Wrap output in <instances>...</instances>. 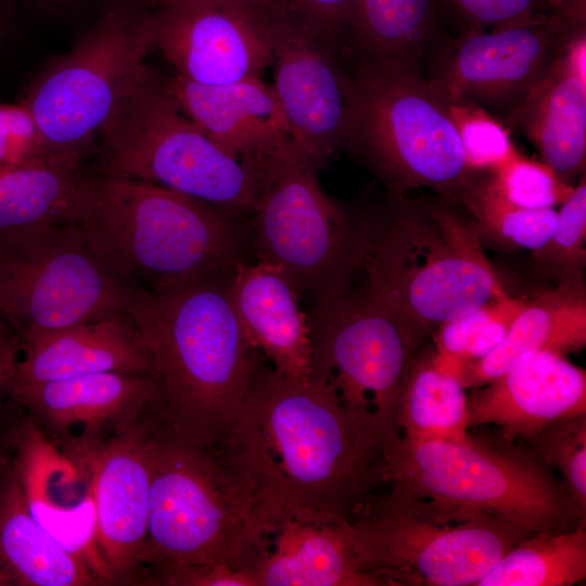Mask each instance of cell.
<instances>
[{
  "instance_id": "6da1fadb",
  "label": "cell",
  "mask_w": 586,
  "mask_h": 586,
  "mask_svg": "<svg viewBox=\"0 0 586 586\" xmlns=\"http://www.w3.org/2000/svg\"><path fill=\"white\" fill-rule=\"evenodd\" d=\"M220 450L258 491L351 520L384 483L381 442L322 380L284 377L264 362Z\"/></svg>"
},
{
  "instance_id": "7a4b0ae2",
  "label": "cell",
  "mask_w": 586,
  "mask_h": 586,
  "mask_svg": "<svg viewBox=\"0 0 586 586\" xmlns=\"http://www.w3.org/2000/svg\"><path fill=\"white\" fill-rule=\"evenodd\" d=\"M230 277L162 291L136 288L128 306L151 361L150 415L181 438L216 449L265 361L235 313Z\"/></svg>"
},
{
  "instance_id": "3957f363",
  "label": "cell",
  "mask_w": 586,
  "mask_h": 586,
  "mask_svg": "<svg viewBox=\"0 0 586 586\" xmlns=\"http://www.w3.org/2000/svg\"><path fill=\"white\" fill-rule=\"evenodd\" d=\"M233 213L153 183L81 171L68 221L118 278L162 291L232 273L244 241Z\"/></svg>"
},
{
  "instance_id": "277c9868",
  "label": "cell",
  "mask_w": 586,
  "mask_h": 586,
  "mask_svg": "<svg viewBox=\"0 0 586 586\" xmlns=\"http://www.w3.org/2000/svg\"><path fill=\"white\" fill-rule=\"evenodd\" d=\"M391 194L370 211L361 268L366 290L413 354L445 322L510 295L473 220L450 206Z\"/></svg>"
},
{
  "instance_id": "5b68a950",
  "label": "cell",
  "mask_w": 586,
  "mask_h": 586,
  "mask_svg": "<svg viewBox=\"0 0 586 586\" xmlns=\"http://www.w3.org/2000/svg\"><path fill=\"white\" fill-rule=\"evenodd\" d=\"M346 149L395 195L426 189L444 202L463 204L479 180L467 163L450 104L425 78L354 53Z\"/></svg>"
},
{
  "instance_id": "8992f818",
  "label": "cell",
  "mask_w": 586,
  "mask_h": 586,
  "mask_svg": "<svg viewBox=\"0 0 586 586\" xmlns=\"http://www.w3.org/2000/svg\"><path fill=\"white\" fill-rule=\"evenodd\" d=\"M351 518L361 569L381 586H475L535 534L499 515L390 484Z\"/></svg>"
},
{
  "instance_id": "52a82bcc",
  "label": "cell",
  "mask_w": 586,
  "mask_h": 586,
  "mask_svg": "<svg viewBox=\"0 0 586 586\" xmlns=\"http://www.w3.org/2000/svg\"><path fill=\"white\" fill-rule=\"evenodd\" d=\"M149 422V527L137 585L189 565L234 569L258 494L255 480L220 449L181 438L150 413Z\"/></svg>"
},
{
  "instance_id": "ba28073f",
  "label": "cell",
  "mask_w": 586,
  "mask_h": 586,
  "mask_svg": "<svg viewBox=\"0 0 586 586\" xmlns=\"http://www.w3.org/2000/svg\"><path fill=\"white\" fill-rule=\"evenodd\" d=\"M105 174L153 183L207 204L252 214L259 182L253 162L211 140L179 107L167 78L145 64L98 135Z\"/></svg>"
},
{
  "instance_id": "9c48e42d",
  "label": "cell",
  "mask_w": 586,
  "mask_h": 586,
  "mask_svg": "<svg viewBox=\"0 0 586 586\" xmlns=\"http://www.w3.org/2000/svg\"><path fill=\"white\" fill-rule=\"evenodd\" d=\"M251 161L259 182L251 228L258 260L280 267L300 296L351 284L366 251L368 214L354 216L326 193L319 167L291 136Z\"/></svg>"
},
{
  "instance_id": "30bf717a",
  "label": "cell",
  "mask_w": 586,
  "mask_h": 586,
  "mask_svg": "<svg viewBox=\"0 0 586 586\" xmlns=\"http://www.w3.org/2000/svg\"><path fill=\"white\" fill-rule=\"evenodd\" d=\"M383 477L417 494L505 518L531 532L585 526L561 484L530 449L463 440L396 436L385 448Z\"/></svg>"
},
{
  "instance_id": "8fae6325",
  "label": "cell",
  "mask_w": 586,
  "mask_h": 586,
  "mask_svg": "<svg viewBox=\"0 0 586 586\" xmlns=\"http://www.w3.org/2000/svg\"><path fill=\"white\" fill-rule=\"evenodd\" d=\"M144 12L136 0L118 1L25 89L20 103L53 153L81 161L125 88L146 64L152 48Z\"/></svg>"
},
{
  "instance_id": "7c38bea8",
  "label": "cell",
  "mask_w": 586,
  "mask_h": 586,
  "mask_svg": "<svg viewBox=\"0 0 586 586\" xmlns=\"http://www.w3.org/2000/svg\"><path fill=\"white\" fill-rule=\"evenodd\" d=\"M306 317L311 377L324 381L385 450L399 435L397 408L416 354L366 288L357 293L349 284L317 296Z\"/></svg>"
},
{
  "instance_id": "4fadbf2b",
  "label": "cell",
  "mask_w": 586,
  "mask_h": 586,
  "mask_svg": "<svg viewBox=\"0 0 586 586\" xmlns=\"http://www.w3.org/2000/svg\"><path fill=\"white\" fill-rule=\"evenodd\" d=\"M135 289L105 265L67 220L43 231L0 268V310L23 342L127 315Z\"/></svg>"
},
{
  "instance_id": "5bb4252c",
  "label": "cell",
  "mask_w": 586,
  "mask_h": 586,
  "mask_svg": "<svg viewBox=\"0 0 586 586\" xmlns=\"http://www.w3.org/2000/svg\"><path fill=\"white\" fill-rule=\"evenodd\" d=\"M586 29L556 15L489 30L447 36L422 76L453 105L504 116L546 75L566 44Z\"/></svg>"
},
{
  "instance_id": "9a60e30c",
  "label": "cell",
  "mask_w": 586,
  "mask_h": 586,
  "mask_svg": "<svg viewBox=\"0 0 586 586\" xmlns=\"http://www.w3.org/2000/svg\"><path fill=\"white\" fill-rule=\"evenodd\" d=\"M152 50L176 75L203 85H227L271 66L277 29L290 14L247 1L187 0L144 10Z\"/></svg>"
},
{
  "instance_id": "2e32d148",
  "label": "cell",
  "mask_w": 586,
  "mask_h": 586,
  "mask_svg": "<svg viewBox=\"0 0 586 586\" xmlns=\"http://www.w3.org/2000/svg\"><path fill=\"white\" fill-rule=\"evenodd\" d=\"M234 569L256 586H381L359 564L351 520L259 491Z\"/></svg>"
},
{
  "instance_id": "e0dca14e",
  "label": "cell",
  "mask_w": 586,
  "mask_h": 586,
  "mask_svg": "<svg viewBox=\"0 0 586 586\" xmlns=\"http://www.w3.org/2000/svg\"><path fill=\"white\" fill-rule=\"evenodd\" d=\"M271 85L295 143L320 167L346 149L353 101V53L291 14L278 26Z\"/></svg>"
},
{
  "instance_id": "ac0fdd59",
  "label": "cell",
  "mask_w": 586,
  "mask_h": 586,
  "mask_svg": "<svg viewBox=\"0 0 586 586\" xmlns=\"http://www.w3.org/2000/svg\"><path fill=\"white\" fill-rule=\"evenodd\" d=\"M154 394L150 374L123 372L18 384L9 391L42 436L75 464L141 421Z\"/></svg>"
},
{
  "instance_id": "d6986e66",
  "label": "cell",
  "mask_w": 586,
  "mask_h": 586,
  "mask_svg": "<svg viewBox=\"0 0 586 586\" xmlns=\"http://www.w3.org/2000/svg\"><path fill=\"white\" fill-rule=\"evenodd\" d=\"M89 477L97 546L111 584L137 585L148 538L151 458L148 415L79 464Z\"/></svg>"
},
{
  "instance_id": "ffe728a7",
  "label": "cell",
  "mask_w": 586,
  "mask_h": 586,
  "mask_svg": "<svg viewBox=\"0 0 586 586\" xmlns=\"http://www.w3.org/2000/svg\"><path fill=\"white\" fill-rule=\"evenodd\" d=\"M468 428L494 424L505 444L530 442L548 425L586 415V371L564 356L526 357L467 395Z\"/></svg>"
},
{
  "instance_id": "44dd1931",
  "label": "cell",
  "mask_w": 586,
  "mask_h": 586,
  "mask_svg": "<svg viewBox=\"0 0 586 586\" xmlns=\"http://www.w3.org/2000/svg\"><path fill=\"white\" fill-rule=\"evenodd\" d=\"M586 34L572 39L546 75L505 115L564 183L585 173ZM573 186V184H572Z\"/></svg>"
},
{
  "instance_id": "7402d4cb",
  "label": "cell",
  "mask_w": 586,
  "mask_h": 586,
  "mask_svg": "<svg viewBox=\"0 0 586 586\" xmlns=\"http://www.w3.org/2000/svg\"><path fill=\"white\" fill-rule=\"evenodd\" d=\"M28 509L39 525L64 549L82 559L101 584H111L97 546L91 489L80 495L82 470L54 448L26 420L16 455Z\"/></svg>"
},
{
  "instance_id": "603a6c76",
  "label": "cell",
  "mask_w": 586,
  "mask_h": 586,
  "mask_svg": "<svg viewBox=\"0 0 586 586\" xmlns=\"http://www.w3.org/2000/svg\"><path fill=\"white\" fill-rule=\"evenodd\" d=\"M229 290L240 321L265 359L284 377L307 382L313 372L307 317L284 271L264 260H240Z\"/></svg>"
},
{
  "instance_id": "cb8c5ba5",
  "label": "cell",
  "mask_w": 586,
  "mask_h": 586,
  "mask_svg": "<svg viewBox=\"0 0 586 586\" xmlns=\"http://www.w3.org/2000/svg\"><path fill=\"white\" fill-rule=\"evenodd\" d=\"M167 82L181 111L237 157H259L291 136L271 85L262 77L203 85L175 75Z\"/></svg>"
},
{
  "instance_id": "d4e9b609",
  "label": "cell",
  "mask_w": 586,
  "mask_h": 586,
  "mask_svg": "<svg viewBox=\"0 0 586 586\" xmlns=\"http://www.w3.org/2000/svg\"><path fill=\"white\" fill-rule=\"evenodd\" d=\"M101 372L151 375L148 352L128 314L23 341L12 386Z\"/></svg>"
},
{
  "instance_id": "484cf974",
  "label": "cell",
  "mask_w": 586,
  "mask_h": 586,
  "mask_svg": "<svg viewBox=\"0 0 586 586\" xmlns=\"http://www.w3.org/2000/svg\"><path fill=\"white\" fill-rule=\"evenodd\" d=\"M586 346V288L583 273L523 302L504 340L459 374L463 388L483 386L522 359L539 353L564 356Z\"/></svg>"
},
{
  "instance_id": "4316f807",
  "label": "cell",
  "mask_w": 586,
  "mask_h": 586,
  "mask_svg": "<svg viewBox=\"0 0 586 586\" xmlns=\"http://www.w3.org/2000/svg\"><path fill=\"white\" fill-rule=\"evenodd\" d=\"M98 584L91 568L64 549L31 515L15 458L0 483V586Z\"/></svg>"
},
{
  "instance_id": "83f0119b",
  "label": "cell",
  "mask_w": 586,
  "mask_h": 586,
  "mask_svg": "<svg viewBox=\"0 0 586 586\" xmlns=\"http://www.w3.org/2000/svg\"><path fill=\"white\" fill-rule=\"evenodd\" d=\"M81 171L80 161L65 157L0 166V268L68 220Z\"/></svg>"
},
{
  "instance_id": "f1b7e54d",
  "label": "cell",
  "mask_w": 586,
  "mask_h": 586,
  "mask_svg": "<svg viewBox=\"0 0 586 586\" xmlns=\"http://www.w3.org/2000/svg\"><path fill=\"white\" fill-rule=\"evenodd\" d=\"M440 0H355L347 42L360 58L409 67L422 75L448 36Z\"/></svg>"
},
{
  "instance_id": "f546056e",
  "label": "cell",
  "mask_w": 586,
  "mask_h": 586,
  "mask_svg": "<svg viewBox=\"0 0 586 586\" xmlns=\"http://www.w3.org/2000/svg\"><path fill=\"white\" fill-rule=\"evenodd\" d=\"M467 395L460 381L438 369L432 353L413 356L398 403L396 426L413 441L468 437Z\"/></svg>"
},
{
  "instance_id": "4dcf8cb0",
  "label": "cell",
  "mask_w": 586,
  "mask_h": 586,
  "mask_svg": "<svg viewBox=\"0 0 586 586\" xmlns=\"http://www.w3.org/2000/svg\"><path fill=\"white\" fill-rule=\"evenodd\" d=\"M586 579V528L535 533L515 545L475 586H572Z\"/></svg>"
},
{
  "instance_id": "1f68e13d",
  "label": "cell",
  "mask_w": 586,
  "mask_h": 586,
  "mask_svg": "<svg viewBox=\"0 0 586 586\" xmlns=\"http://www.w3.org/2000/svg\"><path fill=\"white\" fill-rule=\"evenodd\" d=\"M522 305L523 301L509 296L443 323L433 334L434 365L459 380L467 365L485 357L504 340Z\"/></svg>"
},
{
  "instance_id": "d6a6232c",
  "label": "cell",
  "mask_w": 586,
  "mask_h": 586,
  "mask_svg": "<svg viewBox=\"0 0 586 586\" xmlns=\"http://www.w3.org/2000/svg\"><path fill=\"white\" fill-rule=\"evenodd\" d=\"M463 205L472 214L482 238L513 249L539 251L550 239L558 220L555 208L525 209L508 202L493 177L476 181Z\"/></svg>"
},
{
  "instance_id": "836d02e7",
  "label": "cell",
  "mask_w": 586,
  "mask_h": 586,
  "mask_svg": "<svg viewBox=\"0 0 586 586\" xmlns=\"http://www.w3.org/2000/svg\"><path fill=\"white\" fill-rule=\"evenodd\" d=\"M528 443L545 466L561 473L572 502L586 518V415L557 421Z\"/></svg>"
},
{
  "instance_id": "e575fe53",
  "label": "cell",
  "mask_w": 586,
  "mask_h": 586,
  "mask_svg": "<svg viewBox=\"0 0 586 586\" xmlns=\"http://www.w3.org/2000/svg\"><path fill=\"white\" fill-rule=\"evenodd\" d=\"M586 179L585 173L561 203L549 241L533 256L556 275L559 282L583 273L586 264Z\"/></svg>"
},
{
  "instance_id": "d590c367",
  "label": "cell",
  "mask_w": 586,
  "mask_h": 586,
  "mask_svg": "<svg viewBox=\"0 0 586 586\" xmlns=\"http://www.w3.org/2000/svg\"><path fill=\"white\" fill-rule=\"evenodd\" d=\"M492 177L508 202L525 209L553 208L574 188L562 182L542 162L524 158L519 153L493 170Z\"/></svg>"
},
{
  "instance_id": "8d00e7d4",
  "label": "cell",
  "mask_w": 586,
  "mask_h": 586,
  "mask_svg": "<svg viewBox=\"0 0 586 586\" xmlns=\"http://www.w3.org/2000/svg\"><path fill=\"white\" fill-rule=\"evenodd\" d=\"M457 33L525 24L555 14L561 0H440Z\"/></svg>"
},
{
  "instance_id": "74e56055",
  "label": "cell",
  "mask_w": 586,
  "mask_h": 586,
  "mask_svg": "<svg viewBox=\"0 0 586 586\" xmlns=\"http://www.w3.org/2000/svg\"><path fill=\"white\" fill-rule=\"evenodd\" d=\"M467 163L474 171L498 168L514 156L510 137L488 112L468 105L450 104Z\"/></svg>"
},
{
  "instance_id": "f35d334b",
  "label": "cell",
  "mask_w": 586,
  "mask_h": 586,
  "mask_svg": "<svg viewBox=\"0 0 586 586\" xmlns=\"http://www.w3.org/2000/svg\"><path fill=\"white\" fill-rule=\"evenodd\" d=\"M61 157L69 158L50 150L33 115L22 103L0 101V166H22Z\"/></svg>"
},
{
  "instance_id": "ab89813d",
  "label": "cell",
  "mask_w": 586,
  "mask_h": 586,
  "mask_svg": "<svg viewBox=\"0 0 586 586\" xmlns=\"http://www.w3.org/2000/svg\"><path fill=\"white\" fill-rule=\"evenodd\" d=\"M286 10L317 34L346 43L355 0H281Z\"/></svg>"
},
{
  "instance_id": "60d3db41",
  "label": "cell",
  "mask_w": 586,
  "mask_h": 586,
  "mask_svg": "<svg viewBox=\"0 0 586 586\" xmlns=\"http://www.w3.org/2000/svg\"><path fill=\"white\" fill-rule=\"evenodd\" d=\"M152 585L161 586H256L253 577L228 564H195L158 575Z\"/></svg>"
},
{
  "instance_id": "b9f144b4",
  "label": "cell",
  "mask_w": 586,
  "mask_h": 586,
  "mask_svg": "<svg viewBox=\"0 0 586 586\" xmlns=\"http://www.w3.org/2000/svg\"><path fill=\"white\" fill-rule=\"evenodd\" d=\"M26 419L23 408L0 392V483L15 461Z\"/></svg>"
},
{
  "instance_id": "7bdbcfd3",
  "label": "cell",
  "mask_w": 586,
  "mask_h": 586,
  "mask_svg": "<svg viewBox=\"0 0 586 586\" xmlns=\"http://www.w3.org/2000/svg\"><path fill=\"white\" fill-rule=\"evenodd\" d=\"M22 355V339L0 310V392L9 395Z\"/></svg>"
},
{
  "instance_id": "ee69618b",
  "label": "cell",
  "mask_w": 586,
  "mask_h": 586,
  "mask_svg": "<svg viewBox=\"0 0 586 586\" xmlns=\"http://www.w3.org/2000/svg\"><path fill=\"white\" fill-rule=\"evenodd\" d=\"M144 10H151L154 8H158L168 3L178 2V1H187V0H136ZM227 1H247V2H255L260 3L269 7H273L277 9H280L282 11L286 10L285 5L281 0H227Z\"/></svg>"
},
{
  "instance_id": "f6af8a7d",
  "label": "cell",
  "mask_w": 586,
  "mask_h": 586,
  "mask_svg": "<svg viewBox=\"0 0 586 586\" xmlns=\"http://www.w3.org/2000/svg\"><path fill=\"white\" fill-rule=\"evenodd\" d=\"M12 2L13 0H0V46L8 29L9 9L11 8Z\"/></svg>"
},
{
  "instance_id": "bcb514c9",
  "label": "cell",
  "mask_w": 586,
  "mask_h": 586,
  "mask_svg": "<svg viewBox=\"0 0 586 586\" xmlns=\"http://www.w3.org/2000/svg\"><path fill=\"white\" fill-rule=\"evenodd\" d=\"M38 1L39 3H42V4H52V5H58V4H66L68 2H73L75 0H36Z\"/></svg>"
}]
</instances>
